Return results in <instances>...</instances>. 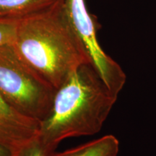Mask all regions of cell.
I'll use <instances>...</instances> for the list:
<instances>
[{
    "mask_svg": "<svg viewBox=\"0 0 156 156\" xmlns=\"http://www.w3.org/2000/svg\"><path fill=\"white\" fill-rule=\"evenodd\" d=\"M117 97L90 64L78 67L56 90L50 114L40 124L38 138L46 153L67 138L100 132Z\"/></svg>",
    "mask_w": 156,
    "mask_h": 156,
    "instance_id": "cell-1",
    "label": "cell"
},
{
    "mask_svg": "<svg viewBox=\"0 0 156 156\" xmlns=\"http://www.w3.org/2000/svg\"><path fill=\"white\" fill-rule=\"evenodd\" d=\"M12 45L21 59L55 90L78 67L90 64L66 15L64 0L19 21Z\"/></svg>",
    "mask_w": 156,
    "mask_h": 156,
    "instance_id": "cell-2",
    "label": "cell"
},
{
    "mask_svg": "<svg viewBox=\"0 0 156 156\" xmlns=\"http://www.w3.org/2000/svg\"><path fill=\"white\" fill-rule=\"evenodd\" d=\"M56 90L21 59L12 44L0 47V94L20 114L43 122Z\"/></svg>",
    "mask_w": 156,
    "mask_h": 156,
    "instance_id": "cell-3",
    "label": "cell"
},
{
    "mask_svg": "<svg viewBox=\"0 0 156 156\" xmlns=\"http://www.w3.org/2000/svg\"><path fill=\"white\" fill-rule=\"evenodd\" d=\"M64 7L91 66L103 80H112L119 73L120 66L103 51L99 44L97 23L87 10L85 0H64Z\"/></svg>",
    "mask_w": 156,
    "mask_h": 156,
    "instance_id": "cell-4",
    "label": "cell"
},
{
    "mask_svg": "<svg viewBox=\"0 0 156 156\" xmlns=\"http://www.w3.org/2000/svg\"><path fill=\"white\" fill-rule=\"evenodd\" d=\"M40 124L20 114L0 94V145L14 153L38 135Z\"/></svg>",
    "mask_w": 156,
    "mask_h": 156,
    "instance_id": "cell-5",
    "label": "cell"
},
{
    "mask_svg": "<svg viewBox=\"0 0 156 156\" xmlns=\"http://www.w3.org/2000/svg\"><path fill=\"white\" fill-rule=\"evenodd\" d=\"M62 0H0V20L19 22L51 8Z\"/></svg>",
    "mask_w": 156,
    "mask_h": 156,
    "instance_id": "cell-6",
    "label": "cell"
},
{
    "mask_svg": "<svg viewBox=\"0 0 156 156\" xmlns=\"http://www.w3.org/2000/svg\"><path fill=\"white\" fill-rule=\"evenodd\" d=\"M119 151V142L108 134L63 152H54L49 156H117Z\"/></svg>",
    "mask_w": 156,
    "mask_h": 156,
    "instance_id": "cell-7",
    "label": "cell"
},
{
    "mask_svg": "<svg viewBox=\"0 0 156 156\" xmlns=\"http://www.w3.org/2000/svg\"><path fill=\"white\" fill-rule=\"evenodd\" d=\"M13 156H49L43 147L38 135L13 153Z\"/></svg>",
    "mask_w": 156,
    "mask_h": 156,
    "instance_id": "cell-8",
    "label": "cell"
},
{
    "mask_svg": "<svg viewBox=\"0 0 156 156\" xmlns=\"http://www.w3.org/2000/svg\"><path fill=\"white\" fill-rule=\"evenodd\" d=\"M17 23L14 21L0 20V47L12 44L16 34Z\"/></svg>",
    "mask_w": 156,
    "mask_h": 156,
    "instance_id": "cell-9",
    "label": "cell"
},
{
    "mask_svg": "<svg viewBox=\"0 0 156 156\" xmlns=\"http://www.w3.org/2000/svg\"><path fill=\"white\" fill-rule=\"evenodd\" d=\"M13 153L10 149L0 145V156H13Z\"/></svg>",
    "mask_w": 156,
    "mask_h": 156,
    "instance_id": "cell-10",
    "label": "cell"
}]
</instances>
